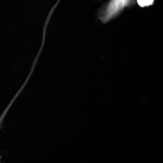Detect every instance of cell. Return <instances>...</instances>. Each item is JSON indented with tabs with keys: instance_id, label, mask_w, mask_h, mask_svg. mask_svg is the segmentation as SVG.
I'll return each instance as SVG.
<instances>
[{
	"instance_id": "cell-1",
	"label": "cell",
	"mask_w": 163,
	"mask_h": 163,
	"mask_svg": "<svg viewBox=\"0 0 163 163\" xmlns=\"http://www.w3.org/2000/svg\"><path fill=\"white\" fill-rule=\"evenodd\" d=\"M135 0H110L98 10V18L105 23L118 14L126 7L131 6Z\"/></svg>"
},
{
	"instance_id": "cell-2",
	"label": "cell",
	"mask_w": 163,
	"mask_h": 163,
	"mask_svg": "<svg viewBox=\"0 0 163 163\" xmlns=\"http://www.w3.org/2000/svg\"><path fill=\"white\" fill-rule=\"evenodd\" d=\"M139 6L142 7L151 6L154 3V0H136Z\"/></svg>"
}]
</instances>
